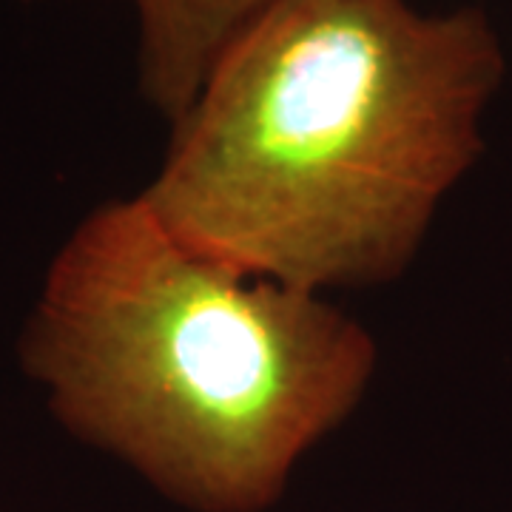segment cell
<instances>
[{
	"label": "cell",
	"mask_w": 512,
	"mask_h": 512,
	"mask_svg": "<svg viewBox=\"0 0 512 512\" xmlns=\"http://www.w3.org/2000/svg\"><path fill=\"white\" fill-rule=\"evenodd\" d=\"M493 20L407 0H276L228 46L140 200L185 242L299 291L402 276L484 148Z\"/></svg>",
	"instance_id": "6da1fadb"
},
{
	"label": "cell",
	"mask_w": 512,
	"mask_h": 512,
	"mask_svg": "<svg viewBox=\"0 0 512 512\" xmlns=\"http://www.w3.org/2000/svg\"><path fill=\"white\" fill-rule=\"evenodd\" d=\"M20 359L72 436L160 493L259 512L365 399L376 342L322 293L185 242L137 194L57 251Z\"/></svg>",
	"instance_id": "7a4b0ae2"
},
{
	"label": "cell",
	"mask_w": 512,
	"mask_h": 512,
	"mask_svg": "<svg viewBox=\"0 0 512 512\" xmlns=\"http://www.w3.org/2000/svg\"><path fill=\"white\" fill-rule=\"evenodd\" d=\"M276 0H134L140 92L177 123L228 46Z\"/></svg>",
	"instance_id": "3957f363"
},
{
	"label": "cell",
	"mask_w": 512,
	"mask_h": 512,
	"mask_svg": "<svg viewBox=\"0 0 512 512\" xmlns=\"http://www.w3.org/2000/svg\"><path fill=\"white\" fill-rule=\"evenodd\" d=\"M23 3H26V0H23Z\"/></svg>",
	"instance_id": "277c9868"
}]
</instances>
